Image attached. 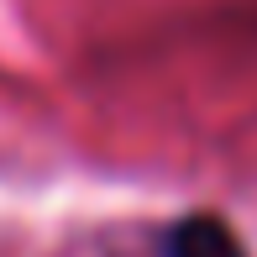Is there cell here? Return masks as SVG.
<instances>
[{
	"mask_svg": "<svg viewBox=\"0 0 257 257\" xmlns=\"http://www.w3.org/2000/svg\"><path fill=\"white\" fill-rule=\"evenodd\" d=\"M168 257H241V252H236V241H231V231L220 220L200 215V220H184L168 236Z\"/></svg>",
	"mask_w": 257,
	"mask_h": 257,
	"instance_id": "6da1fadb",
	"label": "cell"
}]
</instances>
